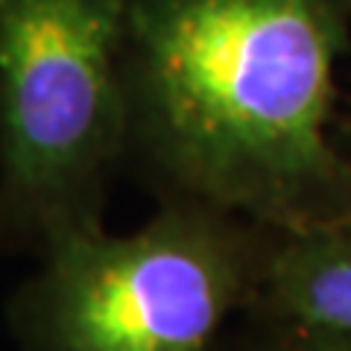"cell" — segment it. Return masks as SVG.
Returning <instances> with one entry per match:
<instances>
[{
  "instance_id": "cell-1",
  "label": "cell",
  "mask_w": 351,
  "mask_h": 351,
  "mask_svg": "<svg viewBox=\"0 0 351 351\" xmlns=\"http://www.w3.org/2000/svg\"><path fill=\"white\" fill-rule=\"evenodd\" d=\"M351 0H123V161L158 202L278 234L351 223L328 123Z\"/></svg>"
},
{
  "instance_id": "cell-2",
  "label": "cell",
  "mask_w": 351,
  "mask_h": 351,
  "mask_svg": "<svg viewBox=\"0 0 351 351\" xmlns=\"http://www.w3.org/2000/svg\"><path fill=\"white\" fill-rule=\"evenodd\" d=\"M272 232L199 202H158L132 234L56 240L6 304L18 351H223L249 313Z\"/></svg>"
},
{
  "instance_id": "cell-3",
  "label": "cell",
  "mask_w": 351,
  "mask_h": 351,
  "mask_svg": "<svg viewBox=\"0 0 351 351\" xmlns=\"http://www.w3.org/2000/svg\"><path fill=\"white\" fill-rule=\"evenodd\" d=\"M123 0H0V255L103 228L123 161Z\"/></svg>"
},
{
  "instance_id": "cell-4",
  "label": "cell",
  "mask_w": 351,
  "mask_h": 351,
  "mask_svg": "<svg viewBox=\"0 0 351 351\" xmlns=\"http://www.w3.org/2000/svg\"><path fill=\"white\" fill-rule=\"evenodd\" d=\"M249 316L351 334V223L299 234L272 232Z\"/></svg>"
},
{
  "instance_id": "cell-5",
  "label": "cell",
  "mask_w": 351,
  "mask_h": 351,
  "mask_svg": "<svg viewBox=\"0 0 351 351\" xmlns=\"http://www.w3.org/2000/svg\"><path fill=\"white\" fill-rule=\"evenodd\" d=\"M258 319V316H255ZM267 325V334L255 337V343L234 346L232 337L223 351H351V334H325V331H307V328L258 319Z\"/></svg>"
},
{
  "instance_id": "cell-6",
  "label": "cell",
  "mask_w": 351,
  "mask_h": 351,
  "mask_svg": "<svg viewBox=\"0 0 351 351\" xmlns=\"http://www.w3.org/2000/svg\"><path fill=\"white\" fill-rule=\"evenodd\" d=\"M346 132H348V135H351V123H348V129H346Z\"/></svg>"
}]
</instances>
